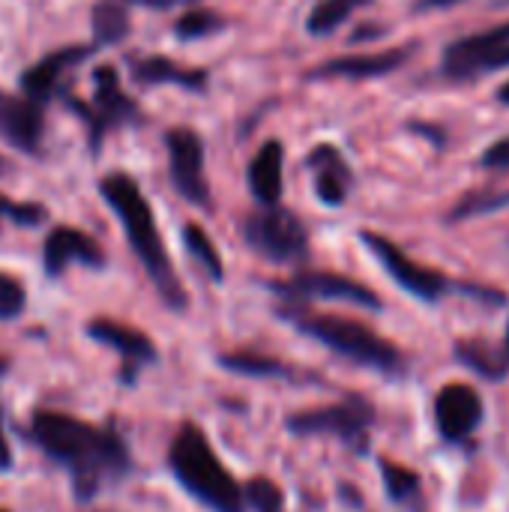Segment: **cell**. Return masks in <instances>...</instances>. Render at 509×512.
Here are the masks:
<instances>
[{"label": "cell", "instance_id": "6da1fadb", "mask_svg": "<svg viewBox=\"0 0 509 512\" xmlns=\"http://www.w3.org/2000/svg\"><path fill=\"white\" fill-rule=\"evenodd\" d=\"M33 435L39 447L72 474L81 501L93 498L102 483L129 471V453L111 429L87 426L69 414L39 411L33 417Z\"/></svg>", "mask_w": 509, "mask_h": 512}, {"label": "cell", "instance_id": "7a4b0ae2", "mask_svg": "<svg viewBox=\"0 0 509 512\" xmlns=\"http://www.w3.org/2000/svg\"><path fill=\"white\" fill-rule=\"evenodd\" d=\"M99 192H102L105 204L117 213V219H120V225H123V231L129 237L132 252L144 264V270L153 279V285L162 294V300L171 309H183L186 306V294H183V288H180V282L174 276V267H171L168 252L162 246V237H159L153 210H150L147 198L141 195L138 183L129 174H120L117 171V174L102 177Z\"/></svg>", "mask_w": 509, "mask_h": 512}, {"label": "cell", "instance_id": "3957f363", "mask_svg": "<svg viewBox=\"0 0 509 512\" xmlns=\"http://www.w3.org/2000/svg\"><path fill=\"white\" fill-rule=\"evenodd\" d=\"M177 483L213 512H246V495L216 459L207 435L195 423H183L168 450Z\"/></svg>", "mask_w": 509, "mask_h": 512}, {"label": "cell", "instance_id": "277c9868", "mask_svg": "<svg viewBox=\"0 0 509 512\" xmlns=\"http://www.w3.org/2000/svg\"><path fill=\"white\" fill-rule=\"evenodd\" d=\"M288 318L312 339H318L321 345H327L330 351L360 363V366H369V369H378L381 375H399L405 360L399 354V348L387 339H381L375 330H369L366 324L360 321H351V318H339V315H300V312H288Z\"/></svg>", "mask_w": 509, "mask_h": 512}, {"label": "cell", "instance_id": "5b68a950", "mask_svg": "<svg viewBox=\"0 0 509 512\" xmlns=\"http://www.w3.org/2000/svg\"><path fill=\"white\" fill-rule=\"evenodd\" d=\"M243 234L255 252H261L264 258H270L276 264H294V261L306 258V249H309V234H306L303 222L276 204L249 216Z\"/></svg>", "mask_w": 509, "mask_h": 512}, {"label": "cell", "instance_id": "8992f818", "mask_svg": "<svg viewBox=\"0 0 509 512\" xmlns=\"http://www.w3.org/2000/svg\"><path fill=\"white\" fill-rule=\"evenodd\" d=\"M372 420H375L372 402L351 393L336 405L315 408V411H300V414L288 417V429L294 435H333V438H342V441H351V444L363 447Z\"/></svg>", "mask_w": 509, "mask_h": 512}, {"label": "cell", "instance_id": "52a82bcc", "mask_svg": "<svg viewBox=\"0 0 509 512\" xmlns=\"http://www.w3.org/2000/svg\"><path fill=\"white\" fill-rule=\"evenodd\" d=\"M360 240L369 246V252L381 261V267L414 297L426 300V303H435L447 294V279L438 273V270H429L423 264H417L414 258H408L393 240L375 234V231H363Z\"/></svg>", "mask_w": 509, "mask_h": 512}, {"label": "cell", "instance_id": "ba28073f", "mask_svg": "<svg viewBox=\"0 0 509 512\" xmlns=\"http://www.w3.org/2000/svg\"><path fill=\"white\" fill-rule=\"evenodd\" d=\"M498 66H509V21L453 42L444 54V69L456 78H468Z\"/></svg>", "mask_w": 509, "mask_h": 512}, {"label": "cell", "instance_id": "9c48e42d", "mask_svg": "<svg viewBox=\"0 0 509 512\" xmlns=\"http://www.w3.org/2000/svg\"><path fill=\"white\" fill-rule=\"evenodd\" d=\"M168 159H171V180L177 192L192 204H207L210 189L204 177V147L192 129H171L165 135Z\"/></svg>", "mask_w": 509, "mask_h": 512}, {"label": "cell", "instance_id": "30bf717a", "mask_svg": "<svg viewBox=\"0 0 509 512\" xmlns=\"http://www.w3.org/2000/svg\"><path fill=\"white\" fill-rule=\"evenodd\" d=\"M93 87H96L93 108L78 105V102H72V108L87 120V126H90V141H93V147H99L102 132H105L108 126L120 123L123 117H132V114H135V105H132L129 96L120 90V78H117L114 66H99V69L93 72Z\"/></svg>", "mask_w": 509, "mask_h": 512}, {"label": "cell", "instance_id": "8fae6325", "mask_svg": "<svg viewBox=\"0 0 509 512\" xmlns=\"http://www.w3.org/2000/svg\"><path fill=\"white\" fill-rule=\"evenodd\" d=\"M483 399L468 384H450L435 399V420L447 441H465L483 423Z\"/></svg>", "mask_w": 509, "mask_h": 512}, {"label": "cell", "instance_id": "7c38bea8", "mask_svg": "<svg viewBox=\"0 0 509 512\" xmlns=\"http://www.w3.org/2000/svg\"><path fill=\"white\" fill-rule=\"evenodd\" d=\"M288 297H318V300H342L351 306H363V309H381V300L372 288L339 276V273H300L297 279H291L282 288Z\"/></svg>", "mask_w": 509, "mask_h": 512}, {"label": "cell", "instance_id": "4fadbf2b", "mask_svg": "<svg viewBox=\"0 0 509 512\" xmlns=\"http://www.w3.org/2000/svg\"><path fill=\"white\" fill-rule=\"evenodd\" d=\"M42 108L30 96H12L0 90V138L21 153H39L42 144Z\"/></svg>", "mask_w": 509, "mask_h": 512}, {"label": "cell", "instance_id": "5bb4252c", "mask_svg": "<svg viewBox=\"0 0 509 512\" xmlns=\"http://www.w3.org/2000/svg\"><path fill=\"white\" fill-rule=\"evenodd\" d=\"M87 264V267H102L105 255L96 246V240H90L87 234H81L78 228H54L45 237L42 246V264L48 276H60L69 264Z\"/></svg>", "mask_w": 509, "mask_h": 512}, {"label": "cell", "instance_id": "9a60e30c", "mask_svg": "<svg viewBox=\"0 0 509 512\" xmlns=\"http://www.w3.org/2000/svg\"><path fill=\"white\" fill-rule=\"evenodd\" d=\"M90 45H69V48H57L51 54H45L39 63H33L24 75H21V90L33 99V102H48L54 96V87L60 81V75L72 66H78L84 57H90Z\"/></svg>", "mask_w": 509, "mask_h": 512}, {"label": "cell", "instance_id": "2e32d148", "mask_svg": "<svg viewBox=\"0 0 509 512\" xmlns=\"http://www.w3.org/2000/svg\"><path fill=\"white\" fill-rule=\"evenodd\" d=\"M90 339L114 348L123 360H126V372H135L138 366L144 363H153L156 360V348L153 342L141 333V330H132L126 324H117V321H93L87 327Z\"/></svg>", "mask_w": 509, "mask_h": 512}, {"label": "cell", "instance_id": "e0dca14e", "mask_svg": "<svg viewBox=\"0 0 509 512\" xmlns=\"http://www.w3.org/2000/svg\"><path fill=\"white\" fill-rule=\"evenodd\" d=\"M309 165H312V174H315L318 198L324 204H330V207H339L348 198V189H351V168H348V162L339 156L336 147L321 144L309 156Z\"/></svg>", "mask_w": 509, "mask_h": 512}, {"label": "cell", "instance_id": "ac0fdd59", "mask_svg": "<svg viewBox=\"0 0 509 512\" xmlns=\"http://www.w3.org/2000/svg\"><path fill=\"white\" fill-rule=\"evenodd\" d=\"M408 48H393V51H378V54H351V57H336L327 60L318 75L324 78H378L393 69H399L408 60Z\"/></svg>", "mask_w": 509, "mask_h": 512}, {"label": "cell", "instance_id": "d6986e66", "mask_svg": "<svg viewBox=\"0 0 509 512\" xmlns=\"http://www.w3.org/2000/svg\"><path fill=\"white\" fill-rule=\"evenodd\" d=\"M282 165H285V156H282L279 141H267L249 165V186L255 198L267 207L276 204L282 195Z\"/></svg>", "mask_w": 509, "mask_h": 512}, {"label": "cell", "instance_id": "ffe728a7", "mask_svg": "<svg viewBox=\"0 0 509 512\" xmlns=\"http://www.w3.org/2000/svg\"><path fill=\"white\" fill-rule=\"evenodd\" d=\"M456 357L468 369H474L477 375H483L489 381H501L509 375V348L501 351V348H492L486 342H459Z\"/></svg>", "mask_w": 509, "mask_h": 512}, {"label": "cell", "instance_id": "44dd1931", "mask_svg": "<svg viewBox=\"0 0 509 512\" xmlns=\"http://www.w3.org/2000/svg\"><path fill=\"white\" fill-rule=\"evenodd\" d=\"M132 75L141 84H183V87H201L204 84V72H192V69H180L177 63L165 60V57H144L132 63Z\"/></svg>", "mask_w": 509, "mask_h": 512}, {"label": "cell", "instance_id": "7402d4cb", "mask_svg": "<svg viewBox=\"0 0 509 512\" xmlns=\"http://www.w3.org/2000/svg\"><path fill=\"white\" fill-rule=\"evenodd\" d=\"M228 372H237V375H249V378H291L294 372L273 360V357H264V354H252V351H237V354H225L219 360Z\"/></svg>", "mask_w": 509, "mask_h": 512}, {"label": "cell", "instance_id": "603a6c76", "mask_svg": "<svg viewBox=\"0 0 509 512\" xmlns=\"http://www.w3.org/2000/svg\"><path fill=\"white\" fill-rule=\"evenodd\" d=\"M369 0H321L312 12H309V33L312 36H327L333 33L339 24H345L360 6H366Z\"/></svg>", "mask_w": 509, "mask_h": 512}, {"label": "cell", "instance_id": "cb8c5ba5", "mask_svg": "<svg viewBox=\"0 0 509 512\" xmlns=\"http://www.w3.org/2000/svg\"><path fill=\"white\" fill-rule=\"evenodd\" d=\"M129 33V15L117 0H102L93 6V36L102 45H114Z\"/></svg>", "mask_w": 509, "mask_h": 512}, {"label": "cell", "instance_id": "d4e9b609", "mask_svg": "<svg viewBox=\"0 0 509 512\" xmlns=\"http://www.w3.org/2000/svg\"><path fill=\"white\" fill-rule=\"evenodd\" d=\"M183 243H186L189 255H192L204 270H207V276H210L213 282H222L225 267H222V258H219V252H216L213 240L207 237V231H204L201 225L189 222V225L183 228Z\"/></svg>", "mask_w": 509, "mask_h": 512}, {"label": "cell", "instance_id": "484cf974", "mask_svg": "<svg viewBox=\"0 0 509 512\" xmlns=\"http://www.w3.org/2000/svg\"><path fill=\"white\" fill-rule=\"evenodd\" d=\"M381 477H384V486H387V495L396 501V504H411L420 498V477L405 468V465H396V462H381Z\"/></svg>", "mask_w": 509, "mask_h": 512}, {"label": "cell", "instance_id": "4316f807", "mask_svg": "<svg viewBox=\"0 0 509 512\" xmlns=\"http://www.w3.org/2000/svg\"><path fill=\"white\" fill-rule=\"evenodd\" d=\"M243 495H246V504L255 512H285V495H282V489L273 480H267V477L249 480L246 489H243Z\"/></svg>", "mask_w": 509, "mask_h": 512}, {"label": "cell", "instance_id": "83f0119b", "mask_svg": "<svg viewBox=\"0 0 509 512\" xmlns=\"http://www.w3.org/2000/svg\"><path fill=\"white\" fill-rule=\"evenodd\" d=\"M501 207H509V192L480 189V192H471L453 210V219H474V216H483V213H492V210H501Z\"/></svg>", "mask_w": 509, "mask_h": 512}, {"label": "cell", "instance_id": "f1b7e54d", "mask_svg": "<svg viewBox=\"0 0 509 512\" xmlns=\"http://www.w3.org/2000/svg\"><path fill=\"white\" fill-rule=\"evenodd\" d=\"M24 303H27V294H24V285L6 273H0V321H12L24 312Z\"/></svg>", "mask_w": 509, "mask_h": 512}, {"label": "cell", "instance_id": "f546056e", "mask_svg": "<svg viewBox=\"0 0 509 512\" xmlns=\"http://www.w3.org/2000/svg\"><path fill=\"white\" fill-rule=\"evenodd\" d=\"M219 30V18L210 9H192L177 21V36L180 39H201L207 33Z\"/></svg>", "mask_w": 509, "mask_h": 512}, {"label": "cell", "instance_id": "4dcf8cb0", "mask_svg": "<svg viewBox=\"0 0 509 512\" xmlns=\"http://www.w3.org/2000/svg\"><path fill=\"white\" fill-rule=\"evenodd\" d=\"M0 216H6V219H12V222H18V225H39V222H45V207H39V204H15V201H9V198H3L0 195Z\"/></svg>", "mask_w": 509, "mask_h": 512}, {"label": "cell", "instance_id": "1f68e13d", "mask_svg": "<svg viewBox=\"0 0 509 512\" xmlns=\"http://www.w3.org/2000/svg\"><path fill=\"white\" fill-rule=\"evenodd\" d=\"M483 165L486 168H498V171H509V138H501L495 141L486 153H483Z\"/></svg>", "mask_w": 509, "mask_h": 512}, {"label": "cell", "instance_id": "d6a6232c", "mask_svg": "<svg viewBox=\"0 0 509 512\" xmlns=\"http://www.w3.org/2000/svg\"><path fill=\"white\" fill-rule=\"evenodd\" d=\"M456 3H465V0H420L417 9L426 12V9H447V6H456Z\"/></svg>", "mask_w": 509, "mask_h": 512}, {"label": "cell", "instance_id": "836d02e7", "mask_svg": "<svg viewBox=\"0 0 509 512\" xmlns=\"http://www.w3.org/2000/svg\"><path fill=\"white\" fill-rule=\"evenodd\" d=\"M9 465H12V453H9V444H6L3 429H0V471H9Z\"/></svg>", "mask_w": 509, "mask_h": 512}, {"label": "cell", "instance_id": "e575fe53", "mask_svg": "<svg viewBox=\"0 0 509 512\" xmlns=\"http://www.w3.org/2000/svg\"><path fill=\"white\" fill-rule=\"evenodd\" d=\"M498 96H501V102H504V105H509V81L501 87V90H498Z\"/></svg>", "mask_w": 509, "mask_h": 512}, {"label": "cell", "instance_id": "d590c367", "mask_svg": "<svg viewBox=\"0 0 509 512\" xmlns=\"http://www.w3.org/2000/svg\"><path fill=\"white\" fill-rule=\"evenodd\" d=\"M150 6H159V9H165V6H171L174 0H147Z\"/></svg>", "mask_w": 509, "mask_h": 512}, {"label": "cell", "instance_id": "8d00e7d4", "mask_svg": "<svg viewBox=\"0 0 509 512\" xmlns=\"http://www.w3.org/2000/svg\"><path fill=\"white\" fill-rule=\"evenodd\" d=\"M6 171H9V162H6V159L0 156V174H6Z\"/></svg>", "mask_w": 509, "mask_h": 512}, {"label": "cell", "instance_id": "74e56055", "mask_svg": "<svg viewBox=\"0 0 509 512\" xmlns=\"http://www.w3.org/2000/svg\"><path fill=\"white\" fill-rule=\"evenodd\" d=\"M507 348H509V327H507Z\"/></svg>", "mask_w": 509, "mask_h": 512}, {"label": "cell", "instance_id": "f35d334b", "mask_svg": "<svg viewBox=\"0 0 509 512\" xmlns=\"http://www.w3.org/2000/svg\"><path fill=\"white\" fill-rule=\"evenodd\" d=\"M0 512H6V510H0Z\"/></svg>", "mask_w": 509, "mask_h": 512}]
</instances>
